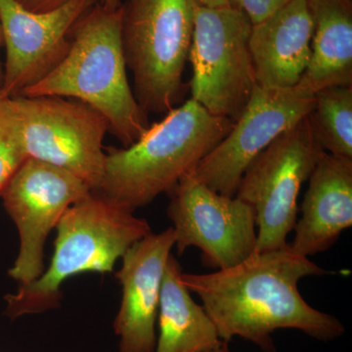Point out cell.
I'll use <instances>...</instances> for the list:
<instances>
[{"label": "cell", "mask_w": 352, "mask_h": 352, "mask_svg": "<svg viewBox=\"0 0 352 352\" xmlns=\"http://www.w3.org/2000/svg\"><path fill=\"white\" fill-rule=\"evenodd\" d=\"M329 273L288 244L254 252L237 265L210 274L182 272V279L201 298L222 342L240 337L263 352H276L272 335L281 329L298 330L321 342L346 332L337 317L315 309L298 292L302 278Z\"/></svg>", "instance_id": "6da1fadb"}, {"label": "cell", "mask_w": 352, "mask_h": 352, "mask_svg": "<svg viewBox=\"0 0 352 352\" xmlns=\"http://www.w3.org/2000/svg\"><path fill=\"white\" fill-rule=\"evenodd\" d=\"M126 69L122 4L108 9L99 1L76 25L61 63L21 96L82 101L100 112L108 120L109 132L129 147L144 135L150 124L129 85Z\"/></svg>", "instance_id": "7a4b0ae2"}, {"label": "cell", "mask_w": 352, "mask_h": 352, "mask_svg": "<svg viewBox=\"0 0 352 352\" xmlns=\"http://www.w3.org/2000/svg\"><path fill=\"white\" fill-rule=\"evenodd\" d=\"M193 99L155 122L134 144L105 149L98 193L134 212L168 193L232 129Z\"/></svg>", "instance_id": "3957f363"}, {"label": "cell", "mask_w": 352, "mask_h": 352, "mask_svg": "<svg viewBox=\"0 0 352 352\" xmlns=\"http://www.w3.org/2000/svg\"><path fill=\"white\" fill-rule=\"evenodd\" d=\"M133 212L94 191L71 206L56 226L50 267L4 298L6 316L14 320L55 309L62 298L61 285L69 277L112 272L134 243L152 233L150 224Z\"/></svg>", "instance_id": "277c9868"}, {"label": "cell", "mask_w": 352, "mask_h": 352, "mask_svg": "<svg viewBox=\"0 0 352 352\" xmlns=\"http://www.w3.org/2000/svg\"><path fill=\"white\" fill-rule=\"evenodd\" d=\"M197 0H126L122 3V41L133 94L146 113L175 108L186 92Z\"/></svg>", "instance_id": "5b68a950"}, {"label": "cell", "mask_w": 352, "mask_h": 352, "mask_svg": "<svg viewBox=\"0 0 352 352\" xmlns=\"http://www.w3.org/2000/svg\"><path fill=\"white\" fill-rule=\"evenodd\" d=\"M252 23L232 6L197 4L189 61L192 99L208 113L235 122L256 87L249 47Z\"/></svg>", "instance_id": "8992f818"}, {"label": "cell", "mask_w": 352, "mask_h": 352, "mask_svg": "<svg viewBox=\"0 0 352 352\" xmlns=\"http://www.w3.org/2000/svg\"><path fill=\"white\" fill-rule=\"evenodd\" d=\"M324 151L309 119L275 139L250 164L236 197L249 204L258 227L256 252L281 249L298 219V197Z\"/></svg>", "instance_id": "52a82bcc"}, {"label": "cell", "mask_w": 352, "mask_h": 352, "mask_svg": "<svg viewBox=\"0 0 352 352\" xmlns=\"http://www.w3.org/2000/svg\"><path fill=\"white\" fill-rule=\"evenodd\" d=\"M11 98L25 156L63 168L92 191H99L105 170L107 119L76 99L21 95Z\"/></svg>", "instance_id": "ba28073f"}, {"label": "cell", "mask_w": 352, "mask_h": 352, "mask_svg": "<svg viewBox=\"0 0 352 352\" xmlns=\"http://www.w3.org/2000/svg\"><path fill=\"white\" fill-rule=\"evenodd\" d=\"M168 194L166 212L178 254L199 248L203 263L220 270L237 265L256 252V214L249 204L208 188L192 171Z\"/></svg>", "instance_id": "9c48e42d"}, {"label": "cell", "mask_w": 352, "mask_h": 352, "mask_svg": "<svg viewBox=\"0 0 352 352\" xmlns=\"http://www.w3.org/2000/svg\"><path fill=\"white\" fill-rule=\"evenodd\" d=\"M78 176L53 164L27 157L0 193L20 237V248L9 276L32 283L44 270V245L65 212L91 193Z\"/></svg>", "instance_id": "30bf717a"}, {"label": "cell", "mask_w": 352, "mask_h": 352, "mask_svg": "<svg viewBox=\"0 0 352 352\" xmlns=\"http://www.w3.org/2000/svg\"><path fill=\"white\" fill-rule=\"evenodd\" d=\"M314 103V96L298 87L275 89L256 85L231 131L192 173L217 193L235 196L250 164L275 139L307 117Z\"/></svg>", "instance_id": "8fae6325"}, {"label": "cell", "mask_w": 352, "mask_h": 352, "mask_svg": "<svg viewBox=\"0 0 352 352\" xmlns=\"http://www.w3.org/2000/svg\"><path fill=\"white\" fill-rule=\"evenodd\" d=\"M100 0H71L50 11L34 13L15 0H0V25L6 62L0 89L19 96L50 75L66 56L78 21Z\"/></svg>", "instance_id": "7c38bea8"}, {"label": "cell", "mask_w": 352, "mask_h": 352, "mask_svg": "<svg viewBox=\"0 0 352 352\" xmlns=\"http://www.w3.org/2000/svg\"><path fill=\"white\" fill-rule=\"evenodd\" d=\"M175 245L173 227L134 243L122 256L116 278L122 288L113 330L119 352H155L160 296L166 263Z\"/></svg>", "instance_id": "4fadbf2b"}, {"label": "cell", "mask_w": 352, "mask_h": 352, "mask_svg": "<svg viewBox=\"0 0 352 352\" xmlns=\"http://www.w3.org/2000/svg\"><path fill=\"white\" fill-rule=\"evenodd\" d=\"M308 180L289 244L307 258L328 251L352 226V159L324 152Z\"/></svg>", "instance_id": "5bb4252c"}, {"label": "cell", "mask_w": 352, "mask_h": 352, "mask_svg": "<svg viewBox=\"0 0 352 352\" xmlns=\"http://www.w3.org/2000/svg\"><path fill=\"white\" fill-rule=\"evenodd\" d=\"M314 21L307 0H292L252 25L249 38L256 85L289 89L298 85L311 54Z\"/></svg>", "instance_id": "9a60e30c"}, {"label": "cell", "mask_w": 352, "mask_h": 352, "mask_svg": "<svg viewBox=\"0 0 352 352\" xmlns=\"http://www.w3.org/2000/svg\"><path fill=\"white\" fill-rule=\"evenodd\" d=\"M314 21L311 54L298 87L314 96L324 88L352 85L351 0H307Z\"/></svg>", "instance_id": "2e32d148"}, {"label": "cell", "mask_w": 352, "mask_h": 352, "mask_svg": "<svg viewBox=\"0 0 352 352\" xmlns=\"http://www.w3.org/2000/svg\"><path fill=\"white\" fill-rule=\"evenodd\" d=\"M182 268L170 254L160 296V335L155 352H206L223 344L217 327L190 295L182 279Z\"/></svg>", "instance_id": "e0dca14e"}, {"label": "cell", "mask_w": 352, "mask_h": 352, "mask_svg": "<svg viewBox=\"0 0 352 352\" xmlns=\"http://www.w3.org/2000/svg\"><path fill=\"white\" fill-rule=\"evenodd\" d=\"M314 98L308 119L317 142L328 154L352 159V85L324 88Z\"/></svg>", "instance_id": "ac0fdd59"}, {"label": "cell", "mask_w": 352, "mask_h": 352, "mask_svg": "<svg viewBox=\"0 0 352 352\" xmlns=\"http://www.w3.org/2000/svg\"><path fill=\"white\" fill-rule=\"evenodd\" d=\"M25 159L12 98L0 89V193Z\"/></svg>", "instance_id": "d6986e66"}, {"label": "cell", "mask_w": 352, "mask_h": 352, "mask_svg": "<svg viewBox=\"0 0 352 352\" xmlns=\"http://www.w3.org/2000/svg\"><path fill=\"white\" fill-rule=\"evenodd\" d=\"M292 0H229L230 6L242 11L252 25L265 20Z\"/></svg>", "instance_id": "ffe728a7"}, {"label": "cell", "mask_w": 352, "mask_h": 352, "mask_svg": "<svg viewBox=\"0 0 352 352\" xmlns=\"http://www.w3.org/2000/svg\"><path fill=\"white\" fill-rule=\"evenodd\" d=\"M15 1L31 12L44 13L60 8L71 0H15Z\"/></svg>", "instance_id": "44dd1931"}, {"label": "cell", "mask_w": 352, "mask_h": 352, "mask_svg": "<svg viewBox=\"0 0 352 352\" xmlns=\"http://www.w3.org/2000/svg\"><path fill=\"white\" fill-rule=\"evenodd\" d=\"M197 1L200 6L210 7V8L230 6L229 0H197Z\"/></svg>", "instance_id": "7402d4cb"}, {"label": "cell", "mask_w": 352, "mask_h": 352, "mask_svg": "<svg viewBox=\"0 0 352 352\" xmlns=\"http://www.w3.org/2000/svg\"><path fill=\"white\" fill-rule=\"evenodd\" d=\"M100 3L108 9L118 8L122 4L120 0H100Z\"/></svg>", "instance_id": "603a6c76"}, {"label": "cell", "mask_w": 352, "mask_h": 352, "mask_svg": "<svg viewBox=\"0 0 352 352\" xmlns=\"http://www.w3.org/2000/svg\"><path fill=\"white\" fill-rule=\"evenodd\" d=\"M2 46H3V36H2L1 25H0V50ZM2 80H3V63L0 59V87H1Z\"/></svg>", "instance_id": "cb8c5ba5"}, {"label": "cell", "mask_w": 352, "mask_h": 352, "mask_svg": "<svg viewBox=\"0 0 352 352\" xmlns=\"http://www.w3.org/2000/svg\"><path fill=\"white\" fill-rule=\"evenodd\" d=\"M206 352H230L229 351L228 346H227V342H223L219 347L217 349H212V351H208Z\"/></svg>", "instance_id": "d4e9b609"}]
</instances>
